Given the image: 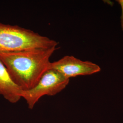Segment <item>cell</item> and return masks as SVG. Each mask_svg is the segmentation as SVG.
<instances>
[{"label":"cell","mask_w":123,"mask_h":123,"mask_svg":"<svg viewBox=\"0 0 123 123\" xmlns=\"http://www.w3.org/2000/svg\"><path fill=\"white\" fill-rule=\"evenodd\" d=\"M119 4L120 5L121 7V11H122V13L121 16L120 17V20H121V28L123 31V0H116Z\"/></svg>","instance_id":"8992f818"},{"label":"cell","mask_w":123,"mask_h":123,"mask_svg":"<svg viewBox=\"0 0 123 123\" xmlns=\"http://www.w3.org/2000/svg\"><path fill=\"white\" fill-rule=\"evenodd\" d=\"M57 71L67 78L89 75L100 72V67L88 61H83L72 56H65L57 61L51 62L49 69Z\"/></svg>","instance_id":"277c9868"},{"label":"cell","mask_w":123,"mask_h":123,"mask_svg":"<svg viewBox=\"0 0 123 123\" xmlns=\"http://www.w3.org/2000/svg\"><path fill=\"white\" fill-rule=\"evenodd\" d=\"M22 91L14 83L6 67L0 60V95L10 103L15 104L22 98Z\"/></svg>","instance_id":"5b68a950"},{"label":"cell","mask_w":123,"mask_h":123,"mask_svg":"<svg viewBox=\"0 0 123 123\" xmlns=\"http://www.w3.org/2000/svg\"><path fill=\"white\" fill-rule=\"evenodd\" d=\"M69 79L57 71L50 69L35 86L27 90H22L21 97L26 102L28 108L32 110L42 97L54 96L61 92L69 84Z\"/></svg>","instance_id":"3957f363"},{"label":"cell","mask_w":123,"mask_h":123,"mask_svg":"<svg viewBox=\"0 0 123 123\" xmlns=\"http://www.w3.org/2000/svg\"><path fill=\"white\" fill-rule=\"evenodd\" d=\"M57 47L29 49L0 53L4 64L14 83L23 90L35 86L49 69L50 58Z\"/></svg>","instance_id":"6da1fadb"},{"label":"cell","mask_w":123,"mask_h":123,"mask_svg":"<svg viewBox=\"0 0 123 123\" xmlns=\"http://www.w3.org/2000/svg\"><path fill=\"white\" fill-rule=\"evenodd\" d=\"M58 42L17 25L0 23V53L57 47Z\"/></svg>","instance_id":"7a4b0ae2"}]
</instances>
